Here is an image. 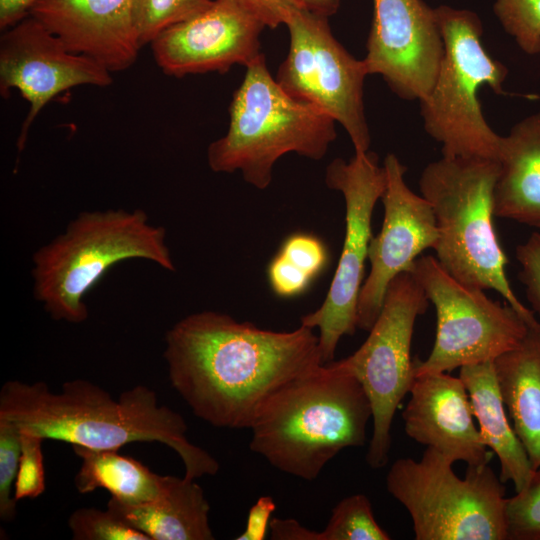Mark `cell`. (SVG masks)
<instances>
[{
    "mask_svg": "<svg viewBox=\"0 0 540 540\" xmlns=\"http://www.w3.org/2000/svg\"><path fill=\"white\" fill-rule=\"evenodd\" d=\"M165 341L172 387L198 418L219 428L250 429L275 392L322 364L314 329H262L216 311L182 318Z\"/></svg>",
    "mask_w": 540,
    "mask_h": 540,
    "instance_id": "cell-1",
    "label": "cell"
},
{
    "mask_svg": "<svg viewBox=\"0 0 540 540\" xmlns=\"http://www.w3.org/2000/svg\"><path fill=\"white\" fill-rule=\"evenodd\" d=\"M0 418L20 431L72 446L119 450L136 441H156L181 458L184 477L215 475L218 461L186 437L184 418L160 405L156 393L143 385L122 392L118 400L86 380L63 384L53 393L43 382L8 381L0 390Z\"/></svg>",
    "mask_w": 540,
    "mask_h": 540,
    "instance_id": "cell-2",
    "label": "cell"
},
{
    "mask_svg": "<svg viewBox=\"0 0 540 540\" xmlns=\"http://www.w3.org/2000/svg\"><path fill=\"white\" fill-rule=\"evenodd\" d=\"M369 398L342 360L321 364L275 392L250 430L249 448L279 471L313 481L340 451L366 443Z\"/></svg>",
    "mask_w": 540,
    "mask_h": 540,
    "instance_id": "cell-3",
    "label": "cell"
},
{
    "mask_svg": "<svg viewBox=\"0 0 540 540\" xmlns=\"http://www.w3.org/2000/svg\"><path fill=\"white\" fill-rule=\"evenodd\" d=\"M129 259L175 271L166 230L142 210L82 212L34 253V296L54 320L84 322L86 294L111 267Z\"/></svg>",
    "mask_w": 540,
    "mask_h": 540,
    "instance_id": "cell-4",
    "label": "cell"
},
{
    "mask_svg": "<svg viewBox=\"0 0 540 540\" xmlns=\"http://www.w3.org/2000/svg\"><path fill=\"white\" fill-rule=\"evenodd\" d=\"M498 160L441 157L419 179L438 229L436 259L451 276L472 287L494 290L528 325L538 321L516 297L506 275L508 259L493 224Z\"/></svg>",
    "mask_w": 540,
    "mask_h": 540,
    "instance_id": "cell-5",
    "label": "cell"
},
{
    "mask_svg": "<svg viewBox=\"0 0 540 540\" xmlns=\"http://www.w3.org/2000/svg\"><path fill=\"white\" fill-rule=\"evenodd\" d=\"M228 111L226 133L207 149L208 165L217 173L239 171L259 190L271 184L273 167L283 155L321 160L337 137L334 119L288 94L264 55L246 67Z\"/></svg>",
    "mask_w": 540,
    "mask_h": 540,
    "instance_id": "cell-6",
    "label": "cell"
},
{
    "mask_svg": "<svg viewBox=\"0 0 540 540\" xmlns=\"http://www.w3.org/2000/svg\"><path fill=\"white\" fill-rule=\"evenodd\" d=\"M434 11L444 50L435 82L419 101L424 129L443 157L498 160L501 136L485 120L478 94L484 86L503 93L508 69L485 50L477 13L448 5Z\"/></svg>",
    "mask_w": 540,
    "mask_h": 540,
    "instance_id": "cell-7",
    "label": "cell"
},
{
    "mask_svg": "<svg viewBox=\"0 0 540 540\" xmlns=\"http://www.w3.org/2000/svg\"><path fill=\"white\" fill-rule=\"evenodd\" d=\"M452 465L429 447L391 465L386 488L408 511L415 539L507 540L503 482L489 464L468 466L464 478Z\"/></svg>",
    "mask_w": 540,
    "mask_h": 540,
    "instance_id": "cell-8",
    "label": "cell"
},
{
    "mask_svg": "<svg viewBox=\"0 0 540 540\" xmlns=\"http://www.w3.org/2000/svg\"><path fill=\"white\" fill-rule=\"evenodd\" d=\"M411 273L437 317L434 345L424 361L414 362L415 376L494 361L527 334L529 325L514 308L457 280L436 257H419Z\"/></svg>",
    "mask_w": 540,
    "mask_h": 540,
    "instance_id": "cell-9",
    "label": "cell"
},
{
    "mask_svg": "<svg viewBox=\"0 0 540 540\" xmlns=\"http://www.w3.org/2000/svg\"><path fill=\"white\" fill-rule=\"evenodd\" d=\"M428 303L413 274H399L389 284L381 311L364 343L342 359L362 384L371 404L373 432L366 462L373 469L384 467L389 460L393 418L415 379L411 359L414 325Z\"/></svg>",
    "mask_w": 540,
    "mask_h": 540,
    "instance_id": "cell-10",
    "label": "cell"
},
{
    "mask_svg": "<svg viewBox=\"0 0 540 540\" xmlns=\"http://www.w3.org/2000/svg\"><path fill=\"white\" fill-rule=\"evenodd\" d=\"M325 183L339 191L345 201L343 248L325 300L300 319V325L319 329L322 364L332 362L340 339L353 335L357 329V302L372 238V215L385 190L386 173L377 154L368 150L355 153L349 161H331L325 171Z\"/></svg>",
    "mask_w": 540,
    "mask_h": 540,
    "instance_id": "cell-11",
    "label": "cell"
},
{
    "mask_svg": "<svg viewBox=\"0 0 540 540\" xmlns=\"http://www.w3.org/2000/svg\"><path fill=\"white\" fill-rule=\"evenodd\" d=\"M288 54L276 81L291 96L329 115L348 134L355 153L369 150L371 137L365 115L363 87L369 75L331 32L328 18L307 9L286 23Z\"/></svg>",
    "mask_w": 540,
    "mask_h": 540,
    "instance_id": "cell-12",
    "label": "cell"
},
{
    "mask_svg": "<svg viewBox=\"0 0 540 540\" xmlns=\"http://www.w3.org/2000/svg\"><path fill=\"white\" fill-rule=\"evenodd\" d=\"M105 66L67 48L31 15L3 30L0 37V93L16 89L29 103L17 139L24 148L28 131L42 108L59 94L81 85L107 87L113 79Z\"/></svg>",
    "mask_w": 540,
    "mask_h": 540,
    "instance_id": "cell-13",
    "label": "cell"
},
{
    "mask_svg": "<svg viewBox=\"0 0 540 540\" xmlns=\"http://www.w3.org/2000/svg\"><path fill=\"white\" fill-rule=\"evenodd\" d=\"M386 186L381 196L384 218L380 232L370 240V271L357 302V328L369 331L375 323L392 280L411 272L426 249H434L438 229L431 204L406 184V166L389 153L383 163Z\"/></svg>",
    "mask_w": 540,
    "mask_h": 540,
    "instance_id": "cell-14",
    "label": "cell"
},
{
    "mask_svg": "<svg viewBox=\"0 0 540 540\" xmlns=\"http://www.w3.org/2000/svg\"><path fill=\"white\" fill-rule=\"evenodd\" d=\"M434 8L424 0H373L363 61L404 100L421 101L432 88L443 56Z\"/></svg>",
    "mask_w": 540,
    "mask_h": 540,
    "instance_id": "cell-15",
    "label": "cell"
},
{
    "mask_svg": "<svg viewBox=\"0 0 540 540\" xmlns=\"http://www.w3.org/2000/svg\"><path fill=\"white\" fill-rule=\"evenodd\" d=\"M265 22L240 0H212L193 15L160 33L151 43L154 60L166 75L227 72L247 67L263 54Z\"/></svg>",
    "mask_w": 540,
    "mask_h": 540,
    "instance_id": "cell-16",
    "label": "cell"
},
{
    "mask_svg": "<svg viewBox=\"0 0 540 540\" xmlns=\"http://www.w3.org/2000/svg\"><path fill=\"white\" fill-rule=\"evenodd\" d=\"M402 412L405 433L452 461L489 464L493 452L482 441L460 377L447 372L415 376Z\"/></svg>",
    "mask_w": 540,
    "mask_h": 540,
    "instance_id": "cell-17",
    "label": "cell"
},
{
    "mask_svg": "<svg viewBox=\"0 0 540 540\" xmlns=\"http://www.w3.org/2000/svg\"><path fill=\"white\" fill-rule=\"evenodd\" d=\"M134 0H38L29 15L56 34L75 53L86 55L110 72L131 67L141 43Z\"/></svg>",
    "mask_w": 540,
    "mask_h": 540,
    "instance_id": "cell-18",
    "label": "cell"
},
{
    "mask_svg": "<svg viewBox=\"0 0 540 540\" xmlns=\"http://www.w3.org/2000/svg\"><path fill=\"white\" fill-rule=\"evenodd\" d=\"M498 162L495 216L540 230V112L501 136Z\"/></svg>",
    "mask_w": 540,
    "mask_h": 540,
    "instance_id": "cell-19",
    "label": "cell"
},
{
    "mask_svg": "<svg viewBox=\"0 0 540 540\" xmlns=\"http://www.w3.org/2000/svg\"><path fill=\"white\" fill-rule=\"evenodd\" d=\"M107 508L150 540H212L210 506L195 480L167 476L165 490L155 499L137 505L112 498Z\"/></svg>",
    "mask_w": 540,
    "mask_h": 540,
    "instance_id": "cell-20",
    "label": "cell"
},
{
    "mask_svg": "<svg viewBox=\"0 0 540 540\" xmlns=\"http://www.w3.org/2000/svg\"><path fill=\"white\" fill-rule=\"evenodd\" d=\"M482 441L500 462V480L522 490L533 474L528 454L511 427L500 394L493 361L460 368Z\"/></svg>",
    "mask_w": 540,
    "mask_h": 540,
    "instance_id": "cell-21",
    "label": "cell"
},
{
    "mask_svg": "<svg viewBox=\"0 0 540 540\" xmlns=\"http://www.w3.org/2000/svg\"><path fill=\"white\" fill-rule=\"evenodd\" d=\"M500 394L533 469L540 465V322L493 361Z\"/></svg>",
    "mask_w": 540,
    "mask_h": 540,
    "instance_id": "cell-22",
    "label": "cell"
},
{
    "mask_svg": "<svg viewBox=\"0 0 540 540\" xmlns=\"http://www.w3.org/2000/svg\"><path fill=\"white\" fill-rule=\"evenodd\" d=\"M72 447L82 460L74 479L80 493L102 488L120 503L137 505L157 498L166 488L167 476L155 474L140 461L119 454L118 450Z\"/></svg>",
    "mask_w": 540,
    "mask_h": 540,
    "instance_id": "cell-23",
    "label": "cell"
},
{
    "mask_svg": "<svg viewBox=\"0 0 540 540\" xmlns=\"http://www.w3.org/2000/svg\"><path fill=\"white\" fill-rule=\"evenodd\" d=\"M328 263L324 243L311 234L289 236L268 266V282L282 298L303 294Z\"/></svg>",
    "mask_w": 540,
    "mask_h": 540,
    "instance_id": "cell-24",
    "label": "cell"
},
{
    "mask_svg": "<svg viewBox=\"0 0 540 540\" xmlns=\"http://www.w3.org/2000/svg\"><path fill=\"white\" fill-rule=\"evenodd\" d=\"M389 534L377 523L368 497L354 494L333 508L329 521L317 540H389Z\"/></svg>",
    "mask_w": 540,
    "mask_h": 540,
    "instance_id": "cell-25",
    "label": "cell"
},
{
    "mask_svg": "<svg viewBox=\"0 0 540 540\" xmlns=\"http://www.w3.org/2000/svg\"><path fill=\"white\" fill-rule=\"evenodd\" d=\"M212 0H134V21L141 46L167 28L206 8Z\"/></svg>",
    "mask_w": 540,
    "mask_h": 540,
    "instance_id": "cell-26",
    "label": "cell"
},
{
    "mask_svg": "<svg viewBox=\"0 0 540 540\" xmlns=\"http://www.w3.org/2000/svg\"><path fill=\"white\" fill-rule=\"evenodd\" d=\"M493 12L523 52L540 54V0H495Z\"/></svg>",
    "mask_w": 540,
    "mask_h": 540,
    "instance_id": "cell-27",
    "label": "cell"
},
{
    "mask_svg": "<svg viewBox=\"0 0 540 540\" xmlns=\"http://www.w3.org/2000/svg\"><path fill=\"white\" fill-rule=\"evenodd\" d=\"M507 540H540V465L525 487L506 498Z\"/></svg>",
    "mask_w": 540,
    "mask_h": 540,
    "instance_id": "cell-28",
    "label": "cell"
},
{
    "mask_svg": "<svg viewBox=\"0 0 540 540\" xmlns=\"http://www.w3.org/2000/svg\"><path fill=\"white\" fill-rule=\"evenodd\" d=\"M68 525L75 540H150L108 508L77 509L70 515Z\"/></svg>",
    "mask_w": 540,
    "mask_h": 540,
    "instance_id": "cell-29",
    "label": "cell"
},
{
    "mask_svg": "<svg viewBox=\"0 0 540 540\" xmlns=\"http://www.w3.org/2000/svg\"><path fill=\"white\" fill-rule=\"evenodd\" d=\"M21 455V431L0 418V518L11 521L16 514L14 484Z\"/></svg>",
    "mask_w": 540,
    "mask_h": 540,
    "instance_id": "cell-30",
    "label": "cell"
},
{
    "mask_svg": "<svg viewBox=\"0 0 540 540\" xmlns=\"http://www.w3.org/2000/svg\"><path fill=\"white\" fill-rule=\"evenodd\" d=\"M43 440L40 436L21 431V455L14 484L16 501L36 498L45 491Z\"/></svg>",
    "mask_w": 540,
    "mask_h": 540,
    "instance_id": "cell-31",
    "label": "cell"
},
{
    "mask_svg": "<svg viewBox=\"0 0 540 540\" xmlns=\"http://www.w3.org/2000/svg\"><path fill=\"white\" fill-rule=\"evenodd\" d=\"M520 264L519 279L533 311L540 317V231H536L516 248Z\"/></svg>",
    "mask_w": 540,
    "mask_h": 540,
    "instance_id": "cell-32",
    "label": "cell"
},
{
    "mask_svg": "<svg viewBox=\"0 0 540 540\" xmlns=\"http://www.w3.org/2000/svg\"><path fill=\"white\" fill-rule=\"evenodd\" d=\"M253 10L266 24L275 29L286 25L297 11L305 7L298 0H240ZM306 9V8H305Z\"/></svg>",
    "mask_w": 540,
    "mask_h": 540,
    "instance_id": "cell-33",
    "label": "cell"
},
{
    "mask_svg": "<svg viewBox=\"0 0 540 540\" xmlns=\"http://www.w3.org/2000/svg\"><path fill=\"white\" fill-rule=\"evenodd\" d=\"M275 509L276 504L270 496L260 497L249 510L244 532L236 539L263 540L269 529L271 515Z\"/></svg>",
    "mask_w": 540,
    "mask_h": 540,
    "instance_id": "cell-34",
    "label": "cell"
},
{
    "mask_svg": "<svg viewBox=\"0 0 540 540\" xmlns=\"http://www.w3.org/2000/svg\"><path fill=\"white\" fill-rule=\"evenodd\" d=\"M273 540H317L318 532L302 526L295 519L272 518L269 524Z\"/></svg>",
    "mask_w": 540,
    "mask_h": 540,
    "instance_id": "cell-35",
    "label": "cell"
},
{
    "mask_svg": "<svg viewBox=\"0 0 540 540\" xmlns=\"http://www.w3.org/2000/svg\"><path fill=\"white\" fill-rule=\"evenodd\" d=\"M38 0H0V29L3 31L26 16Z\"/></svg>",
    "mask_w": 540,
    "mask_h": 540,
    "instance_id": "cell-36",
    "label": "cell"
},
{
    "mask_svg": "<svg viewBox=\"0 0 540 540\" xmlns=\"http://www.w3.org/2000/svg\"><path fill=\"white\" fill-rule=\"evenodd\" d=\"M310 12L329 18L334 15L340 5L341 0H298Z\"/></svg>",
    "mask_w": 540,
    "mask_h": 540,
    "instance_id": "cell-37",
    "label": "cell"
}]
</instances>
